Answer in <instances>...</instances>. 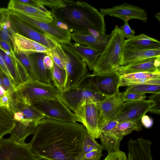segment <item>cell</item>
<instances>
[{
    "mask_svg": "<svg viewBox=\"0 0 160 160\" xmlns=\"http://www.w3.org/2000/svg\"><path fill=\"white\" fill-rule=\"evenodd\" d=\"M33 160H51L47 158H44L43 157H38L37 158Z\"/></svg>",
    "mask_w": 160,
    "mask_h": 160,
    "instance_id": "53",
    "label": "cell"
},
{
    "mask_svg": "<svg viewBox=\"0 0 160 160\" xmlns=\"http://www.w3.org/2000/svg\"><path fill=\"white\" fill-rule=\"evenodd\" d=\"M117 71L120 75L138 72H160V57L150 58L121 66Z\"/></svg>",
    "mask_w": 160,
    "mask_h": 160,
    "instance_id": "16",
    "label": "cell"
},
{
    "mask_svg": "<svg viewBox=\"0 0 160 160\" xmlns=\"http://www.w3.org/2000/svg\"><path fill=\"white\" fill-rule=\"evenodd\" d=\"M152 142L149 140L139 138L128 141L127 160H153L151 155Z\"/></svg>",
    "mask_w": 160,
    "mask_h": 160,
    "instance_id": "18",
    "label": "cell"
},
{
    "mask_svg": "<svg viewBox=\"0 0 160 160\" xmlns=\"http://www.w3.org/2000/svg\"><path fill=\"white\" fill-rule=\"evenodd\" d=\"M10 11L11 22L18 33L41 44L49 49L58 43L47 34L34 29Z\"/></svg>",
    "mask_w": 160,
    "mask_h": 160,
    "instance_id": "13",
    "label": "cell"
},
{
    "mask_svg": "<svg viewBox=\"0 0 160 160\" xmlns=\"http://www.w3.org/2000/svg\"><path fill=\"white\" fill-rule=\"evenodd\" d=\"M16 99V103L13 111L14 113L20 112L22 113L23 118L22 120L30 122H37L45 118L33 106L24 105L18 101L17 98Z\"/></svg>",
    "mask_w": 160,
    "mask_h": 160,
    "instance_id": "28",
    "label": "cell"
},
{
    "mask_svg": "<svg viewBox=\"0 0 160 160\" xmlns=\"http://www.w3.org/2000/svg\"><path fill=\"white\" fill-rule=\"evenodd\" d=\"M100 12L104 16L109 15L122 19L124 22L132 19L147 22L148 14L144 9L136 6L124 2L122 4L107 8H101Z\"/></svg>",
    "mask_w": 160,
    "mask_h": 160,
    "instance_id": "14",
    "label": "cell"
},
{
    "mask_svg": "<svg viewBox=\"0 0 160 160\" xmlns=\"http://www.w3.org/2000/svg\"><path fill=\"white\" fill-rule=\"evenodd\" d=\"M0 105H2V106H4V104L2 103L1 101L0 100Z\"/></svg>",
    "mask_w": 160,
    "mask_h": 160,
    "instance_id": "55",
    "label": "cell"
},
{
    "mask_svg": "<svg viewBox=\"0 0 160 160\" xmlns=\"http://www.w3.org/2000/svg\"><path fill=\"white\" fill-rule=\"evenodd\" d=\"M58 98L72 112L88 103H98L107 97L92 90L76 86L60 92Z\"/></svg>",
    "mask_w": 160,
    "mask_h": 160,
    "instance_id": "8",
    "label": "cell"
},
{
    "mask_svg": "<svg viewBox=\"0 0 160 160\" xmlns=\"http://www.w3.org/2000/svg\"><path fill=\"white\" fill-rule=\"evenodd\" d=\"M120 75L116 71L108 74H89L84 76L75 86L88 89L107 97L119 91Z\"/></svg>",
    "mask_w": 160,
    "mask_h": 160,
    "instance_id": "6",
    "label": "cell"
},
{
    "mask_svg": "<svg viewBox=\"0 0 160 160\" xmlns=\"http://www.w3.org/2000/svg\"><path fill=\"white\" fill-rule=\"evenodd\" d=\"M60 92L52 84H45L30 78L15 86V96L24 105L31 106L40 99L58 97Z\"/></svg>",
    "mask_w": 160,
    "mask_h": 160,
    "instance_id": "5",
    "label": "cell"
},
{
    "mask_svg": "<svg viewBox=\"0 0 160 160\" xmlns=\"http://www.w3.org/2000/svg\"><path fill=\"white\" fill-rule=\"evenodd\" d=\"M55 48L66 73L64 89L75 86L87 74L86 63L68 45L58 43Z\"/></svg>",
    "mask_w": 160,
    "mask_h": 160,
    "instance_id": "4",
    "label": "cell"
},
{
    "mask_svg": "<svg viewBox=\"0 0 160 160\" xmlns=\"http://www.w3.org/2000/svg\"><path fill=\"white\" fill-rule=\"evenodd\" d=\"M80 160H83L82 159H81Z\"/></svg>",
    "mask_w": 160,
    "mask_h": 160,
    "instance_id": "57",
    "label": "cell"
},
{
    "mask_svg": "<svg viewBox=\"0 0 160 160\" xmlns=\"http://www.w3.org/2000/svg\"><path fill=\"white\" fill-rule=\"evenodd\" d=\"M124 92L142 94L160 93V85L148 84L133 85L128 86Z\"/></svg>",
    "mask_w": 160,
    "mask_h": 160,
    "instance_id": "33",
    "label": "cell"
},
{
    "mask_svg": "<svg viewBox=\"0 0 160 160\" xmlns=\"http://www.w3.org/2000/svg\"><path fill=\"white\" fill-rule=\"evenodd\" d=\"M0 68L6 74L14 85L13 79L9 73L4 62L0 54Z\"/></svg>",
    "mask_w": 160,
    "mask_h": 160,
    "instance_id": "48",
    "label": "cell"
},
{
    "mask_svg": "<svg viewBox=\"0 0 160 160\" xmlns=\"http://www.w3.org/2000/svg\"><path fill=\"white\" fill-rule=\"evenodd\" d=\"M9 10L22 21L38 31L47 34L58 43L68 45L71 43L72 32L69 29L61 28L52 22H42L19 12Z\"/></svg>",
    "mask_w": 160,
    "mask_h": 160,
    "instance_id": "9",
    "label": "cell"
},
{
    "mask_svg": "<svg viewBox=\"0 0 160 160\" xmlns=\"http://www.w3.org/2000/svg\"><path fill=\"white\" fill-rule=\"evenodd\" d=\"M52 81L54 86L60 92L64 89L66 73L64 69L58 67L53 61V66L50 70Z\"/></svg>",
    "mask_w": 160,
    "mask_h": 160,
    "instance_id": "32",
    "label": "cell"
},
{
    "mask_svg": "<svg viewBox=\"0 0 160 160\" xmlns=\"http://www.w3.org/2000/svg\"><path fill=\"white\" fill-rule=\"evenodd\" d=\"M115 120H111L104 123L99 128L100 133H108L114 129L118 124Z\"/></svg>",
    "mask_w": 160,
    "mask_h": 160,
    "instance_id": "43",
    "label": "cell"
},
{
    "mask_svg": "<svg viewBox=\"0 0 160 160\" xmlns=\"http://www.w3.org/2000/svg\"><path fill=\"white\" fill-rule=\"evenodd\" d=\"M86 131L83 125L77 122L45 118L38 122L28 143L37 157L51 160H80Z\"/></svg>",
    "mask_w": 160,
    "mask_h": 160,
    "instance_id": "1",
    "label": "cell"
},
{
    "mask_svg": "<svg viewBox=\"0 0 160 160\" xmlns=\"http://www.w3.org/2000/svg\"><path fill=\"white\" fill-rule=\"evenodd\" d=\"M82 146L83 154L87 153L95 149H102L101 145L96 141L95 138L88 134L87 131L84 135Z\"/></svg>",
    "mask_w": 160,
    "mask_h": 160,
    "instance_id": "35",
    "label": "cell"
},
{
    "mask_svg": "<svg viewBox=\"0 0 160 160\" xmlns=\"http://www.w3.org/2000/svg\"><path fill=\"white\" fill-rule=\"evenodd\" d=\"M63 1L61 6L52 9L53 18L66 25L71 32L88 34V29H92L105 34V16L97 9L84 1Z\"/></svg>",
    "mask_w": 160,
    "mask_h": 160,
    "instance_id": "2",
    "label": "cell"
},
{
    "mask_svg": "<svg viewBox=\"0 0 160 160\" xmlns=\"http://www.w3.org/2000/svg\"><path fill=\"white\" fill-rule=\"evenodd\" d=\"M158 57H160V48H145L124 45L120 65Z\"/></svg>",
    "mask_w": 160,
    "mask_h": 160,
    "instance_id": "17",
    "label": "cell"
},
{
    "mask_svg": "<svg viewBox=\"0 0 160 160\" xmlns=\"http://www.w3.org/2000/svg\"><path fill=\"white\" fill-rule=\"evenodd\" d=\"M120 28L124 38L129 39L135 36V31L131 28L128 22H124V24Z\"/></svg>",
    "mask_w": 160,
    "mask_h": 160,
    "instance_id": "45",
    "label": "cell"
},
{
    "mask_svg": "<svg viewBox=\"0 0 160 160\" xmlns=\"http://www.w3.org/2000/svg\"><path fill=\"white\" fill-rule=\"evenodd\" d=\"M8 8L10 10L17 11L31 16L43 22L50 23L53 19L52 13H46L37 8L19 3L14 0L10 1Z\"/></svg>",
    "mask_w": 160,
    "mask_h": 160,
    "instance_id": "21",
    "label": "cell"
},
{
    "mask_svg": "<svg viewBox=\"0 0 160 160\" xmlns=\"http://www.w3.org/2000/svg\"><path fill=\"white\" fill-rule=\"evenodd\" d=\"M111 33L110 39L93 66V74H110L116 71L120 66L124 38L117 25Z\"/></svg>",
    "mask_w": 160,
    "mask_h": 160,
    "instance_id": "3",
    "label": "cell"
},
{
    "mask_svg": "<svg viewBox=\"0 0 160 160\" xmlns=\"http://www.w3.org/2000/svg\"><path fill=\"white\" fill-rule=\"evenodd\" d=\"M68 46L85 62L89 69L92 70L101 52L76 43L71 42Z\"/></svg>",
    "mask_w": 160,
    "mask_h": 160,
    "instance_id": "25",
    "label": "cell"
},
{
    "mask_svg": "<svg viewBox=\"0 0 160 160\" xmlns=\"http://www.w3.org/2000/svg\"><path fill=\"white\" fill-rule=\"evenodd\" d=\"M123 92L118 91L114 95L97 103L98 113V128L112 120L117 114L124 103L122 99Z\"/></svg>",
    "mask_w": 160,
    "mask_h": 160,
    "instance_id": "15",
    "label": "cell"
},
{
    "mask_svg": "<svg viewBox=\"0 0 160 160\" xmlns=\"http://www.w3.org/2000/svg\"><path fill=\"white\" fill-rule=\"evenodd\" d=\"M0 48L8 55H14L13 47L7 41L0 39Z\"/></svg>",
    "mask_w": 160,
    "mask_h": 160,
    "instance_id": "46",
    "label": "cell"
},
{
    "mask_svg": "<svg viewBox=\"0 0 160 160\" xmlns=\"http://www.w3.org/2000/svg\"><path fill=\"white\" fill-rule=\"evenodd\" d=\"M124 45L145 48H160L159 41L143 34L125 40Z\"/></svg>",
    "mask_w": 160,
    "mask_h": 160,
    "instance_id": "27",
    "label": "cell"
},
{
    "mask_svg": "<svg viewBox=\"0 0 160 160\" xmlns=\"http://www.w3.org/2000/svg\"><path fill=\"white\" fill-rule=\"evenodd\" d=\"M103 160H127L125 153L122 151L118 152L108 153Z\"/></svg>",
    "mask_w": 160,
    "mask_h": 160,
    "instance_id": "44",
    "label": "cell"
},
{
    "mask_svg": "<svg viewBox=\"0 0 160 160\" xmlns=\"http://www.w3.org/2000/svg\"><path fill=\"white\" fill-rule=\"evenodd\" d=\"M121 78L130 80L160 79V72H141L129 74L121 75Z\"/></svg>",
    "mask_w": 160,
    "mask_h": 160,
    "instance_id": "34",
    "label": "cell"
},
{
    "mask_svg": "<svg viewBox=\"0 0 160 160\" xmlns=\"http://www.w3.org/2000/svg\"><path fill=\"white\" fill-rule=\"evenodd\" d=\"M141 122L142 125L147 128H151L153 124L152 119L150 117L145 115L141 118Z\"/></svg>",
    "mask_w": 160,
    "mask_h": 160,
    "instance_id": "47",
    "label": "cell"
},
{
    "mask_svg": "<svg viewBox=\"0 0 160 160\" xmlns=\"http://www.w3.org/2000/svg\"><path fill=\"white\" fill-rule=\"evenodd\" d=\"M102 149H95L83 154L82 158L83 160H100L103 156Z\"/></svg>",
    "mask_w": 160,
    "mask_h": 160,
    "instance_id": "39",
    "label": "cell"
},
{
    "mask_svg": "<svg viewBox=\"0 0 160 160\" xmlns=\"http://www.w3.org/2000/svg\"><path fill=\"white\" fill-rule=\"evenodd\" d=\"M14 113L10 108L0 105V140L14 128L16 122L13 118Z\"/></svg>",
    "mask_w": 160,
    "mask_h": 160,
    "instance_id": "26",
    "label": "cell"
},
{
    "mask_svg": "<svg viewBox=\"0 0 160 160\" xmlns=\"http://www.w3.org/2000/svg\"><path fill=\"white\" fill-rule=\"evenodd\" d=\"M14 1L19 3L36 8H37L39 6L36 0H14Z\"/></svg>",
    "mask_w": 160,
    "mask_h": 160,
    "instance_id": "49",
    "label": "cell"
},
{
    "mask_svg": "<svg viewBox=\"0 0 160 160\" xmlns=\"http://www.w3.org/2000/svg\"><path fill=\"white\" fill-rule=\"evenodd\" d=\"M12 44L13 52L27 55L38 53L47 55L49 50L41 44L18 33L13 36Z\"/></svg>",
    "mask_w": 160,
    "mask_h": 160,
    "instance_id": "19",
    "label": "cell"
},
{
    "mask_svg": "<svg viewBox=\"0 0 160 160\" xmlns=\"http://www.w3.org/2000/svg\"><path fill=\"white\" fill-rule=\"evenodd\" d=\"M47 55L49 56L54 62L58 67L64 69L62 62L55 48V47L49 49Z\"/></svg>",
    "mask_w": 160,
    "mask_h": 160,
    "instance_id": "42",
    "label": "cell"
},
{
    "mask_svg": "<svg viewBox=\"0 0 160 160\" xmlns=\"http://www.w3.org/2000/svg\"><path fill=\"white\" fill-rule=\"evenodd\" d=\"M39 121H16L14 128L10 133V138L19 143L25 142V140L27 137L33 133Z\"/></svg>",
    "mask_w": 160,
    "mask_h": 160,
    "instance_id": "23",
    "label": "cell"
},
{
    "mask_svg": "<svg viewBox=\"0 0 160 160\" xmlns=\"http://www.w3.org/2000/svg\"><path fill=\"white\" fill-rule=\"evenodd\" d=\"M74 112L76 122L82 123L90 136L95 139L99 138L98 113L96 103L90 102L85 104Z\"/></svg>",
    "mask_w": 160,
    "mask_h": 160,
    "instance_id": "12",
    "label": "cell"
},
{
    "mask_svg": "<svg viewBox=\"0 0 160 160\" xmlns=\"http://www.w3.org/2000/svg\"><path fill=\"white\" fill-rule=\"evenodd\" d=\"M160 12H158L155 15V17L160 22Z\"/></svg>",
    "mask_w": 160,
    "mask_h": 160,
    "instance_id": "54",
    "label": "cell"
},
{
    "mask_svg": "<svg viewBox=\"0 0 160 160\" xmlns=\"http://www.w3.org/2000/svg\"><path fill=\"white\" fill-rule=\"evenodd\" d=\"M141 122L123 121L120 122L110 132L118 138L123 139L125 136L131 133L133 131H139L142 130Z\"/></svg>",
    "mask_w": 160,
    "mask_h": 160,
    "instance_id": "29",
    "label": "cell"
},
{
    "mask_svg": "<svg viewBox=\"0 0 160 160\" xmlns=\"http://www.w3.org/2000/svg\"><path fill=\"white\" fill-rule=\"evenodd\" d=\"M13 52L15 56L30 75L31 69V64L29 55L20 52Z\"/></svg>",
    "mask_w": 160,
    "mask_h": 160,
    "instance_id": "37",
    "label": "cell"
},
{
    "mask_svg": "<svg viewBox=\"0 0 160 160\" xmlns=\"http://www.w3.org/2000/svg\"><path fill=\"white\" fill-rule=\"evenodd\" d=\"M149 100L153 101L154 105L149 111L151 113L159 114L160 113V93H153L148 97Z\"/></svg>",
    "mask_w": 160,
    "mask_h": 160,
    "instance_id": "38",
    "label": "cell"
},
{
    "mask_svg": "<svg viewBox=\"0 0 160 160\" xmlns=\"http://www.w3.org/2000/svg\"><path fill=\"white\" fill-rule=\"evenodd\" d=\"M146 97L145 94L125 92H123L122 95V99L123 102L144 99Z\"/></svg>",
    "mask_w": 160,
    "mask_h": 160,
    "instance_id": "41",
    "label": "cell"
},
{
    "mask_svg": "<svg viewBox=\"0 0 160 160\" xmlns=\"http://www.w3.org/2000/svg\"><path fill=\"white\" fill-rule=\"evenodd\" d=\"M46 54L38 53L29 55L31 69L30 74V78L48 84H51L50 70L45 67L43 59Z\"/></svg>",
    "mask_w": 160,
    "mask_h": 160,
    "instance_id": "20",
    "label": "cell"
},
{
    "mask_svg": "<svg viewBox=\"0 0 160 160\" xmlns=\"http://www.w3.org/2000/svg\"><path fill=\"white\" fill-rule=\"evenodd\" d=\"M0 86H2V82H1V80L0 78Z\"/></svg>",
    "mask_w": 160,
    "mask_h": 160,
    "instance_id": "56",
    "label": "cell"
},
{
    "mask_svg": "<svg viewBox=\"0 0 160 160\" xmlns=\"http://www.w3.org/2000/svg\"><path fill=\"white\" fill-rule=\"evenodd\" d=\"M43 62L45 68L50 70L52 68L53 64V61L51 58L49 56L46 55L43 59Z\"/></svg>",
    "mask_w": 160,
    "mask_h": 160,
    "instance_id": "50",
    "label": "cell"
},
{
    "mask_svg": "<svg viewBox=\"0 0 160 160\" xmlns=\"http://www.w3.org/2000/svg\"><path fill=\"white\" fill-rule=\"evenodd\" d=\"M37 158L28 143H19L10 138L0 140V160H33Z\"/></svg>",
    "mask_w": 160,
    "mask_h": 160,
    "instance_id": "11",
    "label": "cell"
},
{
    "mask_svg": "<svg viewBox=\"0 0 160 160\" xmlns=\"http://www.w3.org/2000/svg\"><path fill=\"white\" fill-rule=\"evenodd\" d=\"M101 146L103 150L108 153H113L120 151V142L122 139L117 137L110 133H100Z\"/></svg>",
    "mask_w": 160,
    "mask_h": 160,
    "instance_id": "30",
    "label": "cell"
},
{
    "mask_svg": "<svg viewBox=\"0 0 160 160\" xmlns=\"http://www.w3.org/2000/svg\"><path fill=\"white\" fill-rule=\"evenodd\" d=\"M154 105L151 100L145 99L124 102L120 111L112 120L123 121L141 122V118Z\"/></svg>",
    "mask_w": 160,
    "mask_h": 160,
    "instance_id": "10",
    "label": "cell"
},
{
    "mask_svg": "<svg viewBox=\"0 0 160 160\" xmlns=\"http://www.w3.org/2000/svg\"><path fill=\"white\" fill-rule=\"evenodd\" d=\"M38 5L46 6L51 10L60 6L63 3V0H36Z\"/></svg>",
    "mask_w": 160,
    "mask_h": 160,
    "instance_id": "40",
    "label": "cell"
},
{
    "mask_svg": "<svg viewBox=\"0 0 160 160\" xmlns=\"http://www.w3.org/2000/svg\"><path fill=\"white\" fill-rule=\"evenodd\" d=\"M13 118L15 121L20 122L23 118V114L20 112H15L14 114Z\"/></svg>",
    "mask_w": 160,
    "mask_h": 160,
    "instance_id": "51",
    "label": "cell"
},
{
    "mask_svg": "<svg viewBox=\"0 0 160 160\" xmlns=\"http://www.w3.org/2000/svg\"><path fill=\"white\" fill-rule=\"evenodd\" d=\"M6 92V91L3 88L2 86H0V100L1 101L2 98L5 94Z\"/></svg>",
    "mask_w": 160,
    "mask_h": 160,
    "instance_id": "52",
    "label": "cell"
},
{
    "mask_svg": "<svg viewBox=\"0 0 160 160\" xmlns=\"http://www.w3.org/2000/svg\"><path fill=\"white\" fill-rule=\"evenodd\" d=\"M17 32L11 20L10 10L8 8H0V39L12 46V37Z\"/></svg>",
    "mask_w": 160,
    "mask_h": 160,
    "instance_id": "22",
    "label": "cell"
},
{
    "mask_svg": "<svg viewBox=\"0 0 160 160\" xmlns=\"http://www.w3.org/2000/svg\"><path fill=\"white\" fill-rule=\"evenodd\" d=\"M111 37L100 39L89 34H83L75 32L71 33V39L75 43L81 45H85L87 47L101 52L104 49Z\"/></svg>",
    "mask_w": 160,
    "mask_h": 160,
    "instance_id": "24",
    "label": "cell"
},
{
    "mask_svg": "<svg viewBox=\"0 0 160 160\" xmlns=\"http://www.w3.org/2000/svg\"><path fill=\"white\" fill-rule=\"evenodd\" d=\"M32 106L45 118L61 121L77 122L74 113L58 97L42 99L34 102Z\"/></svg>",
    "mask_w": 160,
    "mask_h": 160,
    "instance_id": "7",
    "label": "cell"
},
{
    "mask_svg": "<svg viewBox=\"0 0 160 160\" xmlns=\"http://www.w3.org/2000/svg\"><path fill=\"white\" fill-rule=\"evenodd\" d=\"M0 54L13 79L14 85L17 86L21 82L14 55L12 56L7 54L0 48Z\"/></svg>",
    "mask_w": 160,
    "mask_h": 160,
    "instance_id": "31",
    "label": "cell"
},
{
    "mask_svg": "<svg viewBox=\"0 0 160 160\" xmlns=\"http://www.w3.org/2000/svg\"><path fill=\"white\" fill-rule=\"evenodd\" d=\"M0 78L2 87L4 89L11 94L15 91V87L6 74L0 68Z\"/></svg>",
    "mask_w": 160,
    "mask_h": 160,
    "instance_id": "36",
    "label": "cell"
}]
</instances>
